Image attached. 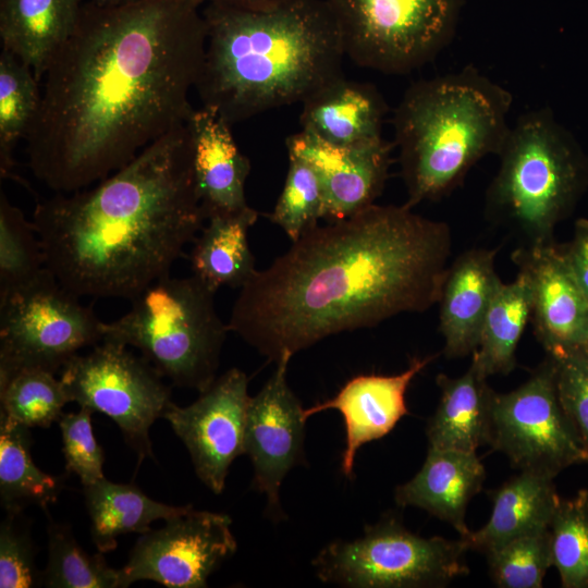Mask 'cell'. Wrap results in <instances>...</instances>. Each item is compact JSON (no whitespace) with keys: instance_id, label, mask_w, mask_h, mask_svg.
<instances>
[{"instance_id":"cell-1","label":"cell","mask_w":588,"mask_h":588,"mask_svg":"<svg viewBox=\"0 0 588 588\" xmlns=\"http://www.w3.org/2000/svg\"><path fill=\"white\" fill-rule=\"evenodd\" d=\"M198 8L193 0L84 2L42 77L25 138L40 182L57 193L86 188L186 123L207 42Z\"/></svg>"},{"instance_id":"cell-2","label":"cell","mask_w":588,"mask_h":588,"mask_svg":"<svg viewBox=\"0 0 588 588\" xmlns=\"http://www.w3.org/2000/svg\"><path fill=\"white\" fill-rule=\"evenodd\" d=\"M452 246L446 222L405 204L318 224L241 287L229 330L277 362L330 335L424 313L439 303Z\"/></svg>"},{"instance_id":"cell-3","label":"cell","mask_w":588,"mask_h":588,"mask_svg":"<svg viewBox=\"0 0 588 588\" xmlns=\"http://www.w3.org/2000/svg\"><path fill=\"white\" fill-rule=\"evenodd\" d=\"M186 123L93 188L36 205L45 266L78 297L132 301L170 274L204 228Z\"/></svg>"},{"instance_id":"cell-4","label":"cell","mask_w":588,"mask_h":588,"mask_svg":"<svg viewBox=\"0 0 588 588\" xmlns=\"http://www.w3.org/2000/svg\"><path fill=\"white\" fill-rule=\"evenodd\" d=\"M203 16L207 42L195 90L230 125L302 103L343 76L342 37L326 0L210 1Z\"/></svg>"},{"instance_id":"cell-5","label":"cell","mask_w":588,"mask_h":588,"mask_svg":"<svg viewBox=\"0 0 588 588\" xmlns=\"http://www.w3.org/2000/svg\"><path fill=\"white\" fill-rule=\"evenodd\" d=\"M512 102L509 90L471 65L411 85L393 117L405 205L448 196L478 161L498 156Z\"/></svg>"},{"instance_id":"cell-6","label":"cell","mask_w":588,"mask_h":588,"mask_svg":"<svg viewBox=\"0 0 588 588\" xmlns=\"http://www.w3.org/2000/svg\"><path fill=\"white\" fill-rule=\"evenodd\" d=\"M486 191L485 215L522 245L554 241L588 189V155L548 107L522 114L498 155Z\"/></svg>"},{"instance_id":"cell-7","label":"cell","mask_w":588,"mask_h":588,"mask_svg":"<svg viewBox=\"0 0 588 588\" xmlns=\"http://www.w3.org/2000/svg\"><path fill=\"white\" fill-rule=\"evenodd\" d=\"M215 294L194 275L168 274L135 296L124 316L102 322V340L136 347L172 384L201 393L217 379L230 331Z\"/></svg>"},{"instance_id":"cell-8","label":"cell","mask_w":588,"mask_h":588,"mask_svg":"<svg viewBox=\"0 0 588 588\" xmlns=\"http://www.w3.org/2000/svg\"><path fill=\"white\" fill-rule=\"evenodd\" d=\"M468 550L462 537H420L387 516L367 526L360 538L331 542L313 565L323 583L346 587H444L469 573Z\"/></svg>"},{"instance_id":"cell-9","label":"cell","mask_w":588,"mask_h":588,"mask_svg":"<svg viewBox=\"0 0 588 588\" xmlns=\"http://www.w3.org/2000/svg\"><path fill=\"white\" fill-rule=\"evenodd\" d=\"M345 56L359 66L407 74L453 40L463 0H326Z\"/></svg>"},{"instance_id":"cell-10","label":"cell","mask_w":588,"mask_h":588,"mask_svg":"<svg viewBox=\"0 0 588 588\" xmlns=\"http://www.w3.org/2000/svg\"><path fill=\"white\" fill-rule=\"evenodd\" d=\"M102 321L47 268L0 297V384L22 370L52 373L102 341Z\"/></svg>"},{"instance_id":"cell-11","label":"cell","mask_w":588,"mask_h":588,"mask_svg":"<svg viewBox=\"0 0 588 588\" xmlns=\"http://www.w3.org/2000/svg\"><path fill=\"white\" fill-rule=\"evenodd\" d=\"M70 402L111 418L133 449L138 465L154 458L149 429L173 403L163 377L125 345L102 340L85 355L76 354L61 369Z\"/></svg>"},{"instance_id":"cell-12","label":"cell","mask_w":588,"mask_h":588,"mask_svg":"<svg viewBox=\"0 0 588 588\" xmlns=\"http://www.w3.org/2000/svg\"><path fill=\"white\" fill-rule=\"evenodd\" d=\"M490 446L520 470L556 477L588 457L560 401L555 360L547 355L518 388L495 392Z\"/></svg>"},{"instance_id":"cell-13","label":"cell","mask_w":588,"mask_h":588,"mask_svg":"<svg viewBox=\"0 0 588 588\" xmlns=\"http://www.w3.org/2000/svg\"><path fill=\"white\" fill-rule=\"evenodd\" d=\"M231 525L226 514L192 507L142 534L120 568V588L138 580L169 588L206 587L209 576L236 551Z\"/></svg>"},{"instance_id":"cell-14","label":"cell","mask_w":588,"mask_h":588,"mask_svg":"<svg viewBox=\"0 0 588 588\" xmlns=\"http://www.w3.org/2000/svg\"><path fill=\"white\" fill-rule=\"evenodd\" d=\"M248 378L231 368L188 406L172 403L163 414L186 446L198 478L216 494L233 461L245 453Z\"/></svg>"},{"instance_id":"cell-15","label":"cell","mask_w":588,"mask_h":588,"mask_svg":"<svg viewBox=\"0 0 588 588\" xmlns=\"http://www.w3.org/2000/svg\"><path fill=\"white\" fill-rule=\"evenodd\" d=\"M292 355L283 354L262 389L249 400L245 453L254 466V487L267 498L268 509L282 515L281 483L295 465L304 462V408L287 383Z\"/></svg>"},{"instance_id":"cell-16","label":"cell","mask_w":588,"mask_h":588,"mask_svg":"<svg viewBox=\"0 0 588 588\" xmlns=\"http://www.w3.org/2000/svg\"><path fill=\"white\" fill-rule=\"evenodd\" d=\"M512 261L528 282L535 335L547 355L588 347V299L576 282L561 244L520 245Z\"/></svg>"},{"instance_id":"cell-17","label":"cell","mask_w":588,"mask_h":588,"mask_svg":"<svg viewBox=\"0 0 588 588\" xmlns=\"http://www.w3.org/2000/svg\"><path fill=\"white\" fill-rule=\"evenodd\" d=\"M289 156L305 160L322 186L326 216L344 220L368 208L382 193L394 144L380 138L356 146L329 144L305 131L285 140Z\"/></svg>"},{"instance_id":"cell-18","label":"cell","mask_w":588,"mask_h":588,"mask_svg":"<svg viewBox=\"0 0 588 588\" xmlns=\"http://www.w3.org/2000/svg\"><path fill=\"white\" fill-rule=\"evenodd\" d=\"M437 355L414 357L408 367L393 376L359 375L348 380L331 399L304 408V417L328 411H339L343 417L346 442L341 468L345 476L353 475L358 449L388 434L400 419L408 414L405 394L412 380Z\"/></svg>"},{"instance_id":"cell-19","label":"cell","mask_w":588,"mask_h":588,"mask_svg":"<svg viewBox=\"0 0 588 588\" xmlns=\"http://www.w3.org/2000/svg\"><path fill=\"white\" fill-rule=\"evenodd\" d=\"M195 185L206 219L248 207L245 182L249 159L238 149L231 125L216 111L201 106L186 120Z\"/></svg>"},{"instance_id":"cell-20","label":"cell","mask_w":588,"mask_h":588,"mask_svg":"<svg viewBox=\"0 0 588 588\" xmlns=\"http://www.w3.org/2000/svg\"><path fill=\"white\" fill-rule=\"evenodd\" d=\"M497 249L470 248L449 266L439 299V330L446 358L473 354L485 318L502 283L495 269Z\"/></svg>"},{"instance_id":"cell-21","label":"cell","mask_w":588,"mask_h":588,"mask_svg":"<svg viewBox=\"0 0 588 588\" xmlns=\"http://www.w3.org/2000/svg\"><path fill=\"white\" fill-rule=\"evenodd\" d=\"M486 469L476 452L428 446L419 471L395 489L400 506H416L449 523L460 537L470 530L465 523L467 505L482 488Z\"/></svg>"},{"instance_id":"cell-22","label":"cell","mask_w":588,"mask_h":588,"mask_svg":"<svg viewBox=\"0 0 588 588\" xmlns=\"http://www.w3.org/2000/svg\"><path fill=\"white\" fill-rule=\"evenodd\" d=\"M302 105V131L329 144L356 146L382 138L388 106L372 84L340 76Z\"/></svg>"},{"instance_id":"cell-23","label":"cell","mask_w":588,"mask_h":588,"mask_svg":"<svg viewBox=\"0 0 588 588\" xmlns=\"http://www.w3.org/2000/svg\"><path fill=\"white\" fill-rule=\"evenodd\" d=\"M487 379L474 359L457 378L437 376L441 395L427 425L428 446L476 452L482 445H490L495 391Z\"/></svg>"},{"instance_id":"cell-24","label":"cell","mask_w":588,"mask_h":588,"mask_svg":"<svg viewBox=\"0 0 588 588\" xmlns=\"http://www.w3.org/2000/svg\"><path fill=\"white\" fill-rule=\"evenodd\" d=\"M86 0H0L2 49L29 66L40 82L73 34Z\"/></svg>"},{"instance_id":"cell-25","label":"cell","mask_w":588,"mask_h":588,"mask_svg":"<svg viewBox=\"0 0 588 588\" xmlns=\"http://www.w3.org/2000/svg\"><path fill=\"white\" fill-rule=\"evenodd\" d=\"M553 479L549 475L520 470L492 490L489 520L462 537L469 550L485 554L515 538L549 529L560 500Z\"/></svg>"},{"instance_id":"cell-26","label":"cell","mask_w":588,"mask_h":588,"mask_svg":"<svg viewBox=\"0 0 588 588\" xmlns=\"http://www.w3.org/2000/svg\"><path fill=\"white\" fill-rule=\"evenodd\" d=\"M259 217L249 206L210 217L189 255L193 275L216 293L222 286L242 287L257 271L248 230Z\"/></svg>"},{"instance_id":"cell-27","label":"cell","mask_w":588,"mask_h":588,"mask_svg":"<svg viewBox=\"0 0 588 588\" xmlns=\"http://www.w3.org/2000/svg\"><path fill=\"white\" fill-rule=\"evenodd\" d=\"M90 518V536L101 553L113 551L118 537L149 531L152 522L185 514L193 506L169 505L149 498L133 483H115L102 478L83 487Z\"/></svg>"},{"instance_id":"cell-28","label":"cell","mask_w":588,"mask_h":588,"mask_svg":"<svg viewBox=\"0 0 588 588\" xmlns=\"http://www.w3.org/2000/svg\"><path fill=\"white\" fill-rule=\"evenodd\" d=\"M29 429L0 414V503L5 513L29 505L45 511L64 488L65 475L47 474L35 464Z\"/></svg>"},{"instance_id":"cell-29","label":"cell","mask_w":588,"mask_h":588,"mask_svg":"<svg viewBox=\"0 0 588 588\" xmlns=\"http://www.w3.org/2000/svg\"><path fill=\"white\" fill-rule=\"evenodd\" d=\"M531 318L528 282L520 272L514 281L501 283L485 318L480 341L471 354L489 377L509 375L516 366V350Z\"/></svg>"},{"instance_id":"cell-30","label":"cell","mask_w":588,"mask_h":588,"mask_svg":"<svg viewBox=\"0 0 588 588\" xmlns=\"http://www.w3.org/2000/svg\"><path fill=\"white\" fill-rule=\"evenodd\" d=\"M41 99L39 82L32 69L15 54L2 49L0 53V174L15 175L14 149L26 138L37 115Z\"/></svg>"},{"instance_id":"cell-31","label":"cell","mask_w":588,"mask_h":588,"mask_svg":"<svg viewBox=\"0 0 588 588\" xmlns=\"http://www.w3.org/2000/svg\"><path fill=\"white\" fill-rule=\"evenodd\" d=\"M48 560L42 585L49 588H120V569L112 568L103 553L88 554L71 527L54 522L48 512Z\"/></svg>"},{"instance_id":"cell-32","label":"cell","mask_w":588,"mask_h":588,"mask_svg":"<svg viewBox=\"0 0 588 588\" xmlns=\"http://www.w3.org/2000/svg\"><path fill=\"white\" fill-rule=\"evenodd\" d=\"M0 414L28 428H49L70 402L63 384L54 373L26 369L0 384Z\"/></svg>"},{"instance_id":"cell-33","label":"cell","mask_w":588,"mask_h":588,"mask_svg":"<svg viewBox=\"0 0 588 588\" xmlns=\"http://www.w3.org/2000/svg\"><path fill=\"white\" fill-rule=\"evenodd\" d=\"M552 566L564 588H588V490L561 498L551 525Z\"/></svg>"},{"instance_id":"cell-34","label":"cell","mask_w":588,"mask_h":588,"mask_svg":"<svg viewBox=\"0 0 588 588\" xmlns=\"http://www.w3.org/2000/svg\"><path fill=\"white\" fill-rule=\"evenodd\" d=\"M45 268L44 253L32 221L1 189L0 297L29 283Z\"/></svg>"},{"instance_id":"cell-35","label":"cell","mask_w":588,"mask_h":588,"mask_svg":"<svg viewBox=\"0 0 588 588\" xmlns=\"http://www.w3.org/2000/svg\"><path fill=\"white\" fill-rule=\"evenodd\" d=\"M326 216L321 182L305 160L289 156V170L283 189L268 215L292 242L318 225Z\"/></svg>"},{"instance_id":"cell-36","label":"cell","mask_w":588,"mask_h":588,"mask_svg":"<svg viewBox=\"0 0 588 588\" xmlns=\"http://www.w3.org/2000/svg\"><path fill=\"white\" fill-rule=\"evenodd\" d=\"M485 555L495 586L540 588L552 566L550 528L515 538Z\"/></svg>"},{"instance_id":"cell-37","label":"cell","mask_w":588,"mask_h":588,"mask_svg":"<svg viewBox=\"0 0 588 588\" xmlns=\"http://www.w3.org/2000/svg\"><path fill=\"white\" fill-rule=\"evenodd\" d=\"M30 524L23 512H8L0 524V587L33 588L42 585L35 563Z\"/></svg>"},{"instance_id":"cell-38","label":"cell","mask_w":588,"mask_h":588,"mask_svg":"<svg viewBox=\"0 0 588 588\" xmlns=\"http://www.w3.org/2000/svg\"><path fill=\"white\" fill-rule=\"evenodd\" d=\"M91 411L81 407L75 413H63L58 420L62 436V452L66 473L78 476L83 487L102 478L105 454L97 442L91 425Z\"/></svg>"},{"instance_id":"cell-39","label":"cell","mask_w":588,"mask_h":588,"mask_svg":"<svg viewBox=\"0 0 588 588\" xmlns=\"http://www.w3.org/2000/svg\"><path fill=\"white\" fill-rule=\"evenodd\" d=\"M553 358L560 401L588 457V347Z\"/></svg>"},{"instance_id":"cell-40","label":"cell","mask_w":588,"mask_h":588,"mask_svg":"<svg viewBox=\"0 0 588 588\" xmlns=\"http://www.w3.org/2000/svg\"><path fill=\"white\" fill-rule=\"evenodd\" d=\"M568 267L588 299V219L576 220L573 236L566 244H561Z\"/></svg>"},{"instance_id":"cell-41","label":"cell","mask_w":588,"mask_h":588,"mask_svg":"<svg viewBox=\"0 0 588 588\" xmlns=\"http://www.w3.org/2000/svg\"><path fill=\"white\" fill-rule=\"evenodd\" d=\"M95 5L101 7V8H117V7H123L132 3H136L143 0H86Z\"/></svg>"},{"instance_id":"cell-42","label":"cell","mask_w":588,"mask_h":588,"mask_svg":"<svg viewBox=\"0 0 588 588\" xmlns=\"http://www.w3.org/2000/svg\"><path fill=\"white\" fill-rule=\"evenodd\" d=\"M195 3L200 5L205 1H220V2H229V3H240V4H255V3H264L269 2L273 0H193Z\"/></svg>"}]
</instances>
